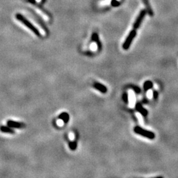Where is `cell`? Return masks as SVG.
<instances>
[{
	"instance_id": "ba28073f",
	"label": "cell",
	"mask_w": 178,
	"mask_h": 178,
	"mask_svg": "<svg viewBox=\"0 0 178 178\" xmlns=\"http://www.w3.org/2000/svg\"><path fill=\"white\" fill-rule=\"evenodd\" d=\"M0 131H1V132L3 133H10V134H14L15 133V131L11 129L10 127H7V126H4L2 125L0 127Z\"/></svg>"
},
{
	"instance_id": "277c9868",
	"label": "cell",
	"mask_w": 178,
	"mask_h": 178,
	"mask_svg": "<svg viewBox=\"0 0 178 178\" xmlns=\"http://www.w3.org/2000/svg\"><path fill=\"white\" fill-rule=\"evenodd\" d=\"M146 13V11L145 9H143L142 11H140L137 17H136L135 23H134V24H133V27L134 29L136 30L139 27H140V25H141L142 22H143L144 17H145Z\"/></svg>"
},
{
	"instance_id": "4fadbf2b",
	"label": "cell",
	"mask_w": 178,
	"mask_h": 178,
	"mask_svg": "<svg viewBox=\"0 0 178 178\" xmlns=\"http://www.w3.org/2000/svg\"><path fill=\"white\" fill-rule=\"evenodd\" d=\"M92 40H93L94 42H96L97 43L98 46V47H101V44H100V43L99 42V39H98V37L97 34H96V33H94V34H93V35H92Z\"/></svg>"
},
{
	"instance_id": "5b68a950",
	"label": "cell",
	"mask_w": 178,
	"mask_h": 178,
	"mask_svg": "<svg viewBox=\"0 0 178 178\" xmlns=\"http://www.w3.org/2000/svg\"><path fill=\"white\" fill-rule=\"evenodd\" d=\"M7 125L10 127L13 128H17V129H21L25 127V124L23 123L15 122V121L12 120H8L7 122Z\"/></svg>"
},
{
	"instance_id": "9a60e30c",
	"label": "cell",
	"mask_w": 178,
	"mask_h": 178,
	"mask_svg": "<svg viewBox=\"0 0 178 178\" xmlns=\"http://www.w3.org/2000/svg\"><path fill=\"white\" fill-rule=\"evenodd\" d=\"M123 100L125 104H128L129 103V96L127 92H124L123 94Z\"/></svg>"
},
{
	"instance_id": "6da1fadb",
	"label": "cell",
	"mask_w": 178,
	"mask_h": 178,
	"mask_svg": "<svg viewBox=\"0 0 178 178\" xmlns=\"http://www.w3.org/2000/svg\"><path fill=\"white\" fill-rule=\"evenodd\" d=\"M134 132L139 135L144 136V137L151 139V140H153L156 137L155 133H153V131L144 129L140 127V126H135L134 127Z\"/></svg>"
},
{
	"instance_id": "ac0fdd59",
	"label": "cell",
	"mask_w": 178,
	"mask_h": 178,
	"mask_svg": "<svg viewBox=\"0 0 178 178\" xmlns=\"http://www.w3.org/2000/svg\"><path fill=\"white\" fill-rule=\"evenodd\" d=\"M153 96L154 100L158 99V91H154L153 92Z\"/></svg>"
},
{
	"instance_id": "3957f363",
	"label": "cell",
	"mask_w": 178,
	"mask_h": 178,
	"mask_svg": "<svg viewBox=\"0 0 178 178\" xmlns=\"http://www.w3.org/2000/svg\"><path fill=\"white\" fill-rule=\"evenodd\" d=\"M136 35V30L133 28V30H131L129 33V34L127 36V37L126 38L124 43L123 44L122 47H123V50H127L129 48L131 43H132L134 38H135Z\"/></svg>"
},
{
	"instance_id": "7c38bea8",
	"label": "cell",
	"mask_w": 178,
	"mask_h": 178,
	"mask_svg": "<svg viewBox=\"0 0 178 178\" xmlns=\"http://www.w3.org/2000/svg\"><path fill=\"white\" fill-rule=\"evenodd\" d=\"M35 10H36V11H37V12L38 13V14H40V15H42V18H44V19L45 20H48L49 19V17H48V15H46V14L45 13H44L42 11V10L40 9L39 8H38V7H35Z\"/></svg>"
},
{
	"instance_id": "8992f818",
	"label": "cell",
	"mask_w": 178,
	"mask_h": 178,
	"mask_svg": "<svg viewBox=\"0 0 178 178\" xmlns=\"http://www.w3.org/2000/svg\"><path fill=\"white\" fill-rule=\"evenodd\" d=\"M135 109L137 111V112L141 113V114L144 116V117H146V116L148 115V111H147V110H146L145 108H144L143 106L141 105V103L139 102H137L135 105Z\"/></svg>"
},
{
	"instance_id": "8fae6325",
	"label": "cell",
	"mask_w": 178,
	"mask_h": 178,
	"mask_svg": "<svg viewBox=\"0 0 178 178\" xmlns=\"http://www.w3.org/2000/svg\"><path fill=\"white\" fill-rule=\"evenodd\" d=\"M143 2L144 4V6H145L146 7V11L148 12L149 15H150V16H153V12L152 11L150 5L148 4V0H143Z\"/></svg>"
},
{
	"instance_id": "e0dca14e",
	"label": "cell",
	"mask_w": 178,
	"mask_h": 178,
	"mask_svg": "<svg viewBox=\"0 0 178 178\" xmlns=\"http://www.w3.org/2000/svg\"><path fill=\"white\" fill-rule=\"evenodd\" d=\"M120 5V3L117 0H112V6L113 7H117Z\"/></svg>"
},
{
	"instance_id": "5bb4252c",
	"label": "cell",
	"mask_w": 178,
	"mask_h": 178,
	"mask_svg": "<svg viewBox=\"0 0 178 178\" xmlns=\"http://www.w3.org/2000/svg\"><path fill=\"white\" fill-rule=\"evenodd\" d=\"M69 148H70L71 150H72V151L75 150L77 148L76 142H75V141L70 142V143H69Z\"/></svg>"
},
{
	"instance_id": "30bf717a",
	"label": "cell",
	"mask_w": 178,
	"mask_h": 178,
	"mask_svg": "<svg viewBox=\"0 0 178 178\" xmlns=\"http://www.w3.org/2000/svg\"><path fill=\"white\" fill-rule=\"evenodd\" d=\"M59 119H60V120H62L63 121L64 123H68L69 122V114L68 113L66 112H63L62 113H61L60 115L59 116Z\"/></svg>"
},
{
	"instance_id": "7a4b0ae2",
	"label": "cell",
	"mask_w": 178,
	"mask_h": 178,
	"mask_svg": "<svg viewBox=\"0 0 178 178\" xmlns=\"http://www.w3.org/2000/svg\"><path fill=\"white\" fill-rule=\"evenodd\" d=\"M16 17L18 20H20V21L22 23H23V24H24L26 27L29 28V29L31 30L32 32H34L36 35H37L38 37H40L41 34L38 28H36L31 23L28 21V20L26 19V18H25L24 17L22 16V15L20 14H17Z\"/></svg>"
},
{
	"instance_id": "52a82bcc",
	"label": "cell",
	"mask_w": 178,
	"mask_h": 178,
	"mask_svg": "<svg viewBox=\"0 0 178 178\" xmlns=\"http://www.w3.org/2000/svg\"><path fill=\"white\" fill-rule=\"evenodd\" d=\"M93 87H94V89H96V90H98V91H99L100 92H102V93L105 94L108 91L107 87L104 86V84H100V82H95L93 84Z\"/></svg>"
},
{
	"instance_id": "9c48e42d",
	"label": "cell",
	"mask_w": 178,
	"mask_h": 178,
	"mask_svg": "<svg viewBox=\"0 0 178 178\" xmlns=\"http://www.w3.org/2000/svg\"><path fill=\"white\" fill-rule=\"evenodd\" d=\"M153 87V84L151 81H146L144 82L143 85V89L144 92L148 91L149 89H151Z\"/></svg>"
},
{
	"instance_id": "2e32d148",
	"label": "cell",
	"mask_w": 178,
	"mask_h": 178,
	"mask_svg": "<svg viewBox=\"0 0 178 178\" xmlns=\"http://www.w3.org/2000/svg\"><path fill=\"white\" fill-rule=\"evenodd\" d=\"M131 89H133L134 92H136V94H139L141 92V89H139V88L138 87H136V86H133V85H132V86L131 87Z\"/></svg>"
},
{
	"instance_id": "d6986e66",
	"label": "cell",
	"mask_w": 178,
	"mask_h": 178,
	"mask_svg": "<svg viewBox=\"0 0 178 178\" xmlns=\"http://www.w3.org/2000/svg\"><path fill=\"white\" fill-rule=\"evenodd\" d=\"M40 1V0H38V1Z\"/></svg>"
}]
</instances>
